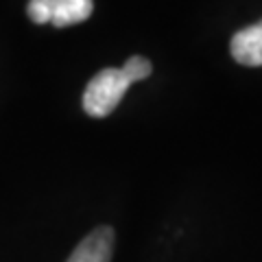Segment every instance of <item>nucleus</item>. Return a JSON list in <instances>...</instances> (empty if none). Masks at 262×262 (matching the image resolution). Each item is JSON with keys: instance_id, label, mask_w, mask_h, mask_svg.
Here are the masks:
<instances>
[{"instance_id": "1", "label": "nucleus", "mask_w": 262, "mask_h": 262, "mask_svg": "<svg viewBox=\"0 0 262 262\" xmlns=\"http://www.w3.org/2000/svg\"><path fill=\"white\" fill-rule=\"evenodd\" d=\"M131 81L122 68H105L90 81L83 92V110L92 118H105L118 107Z\"/></svg>"}, {"instance_id": "2", "label": "nucleus", "mask_w": 262, "mask_h": 262, "mask_svg": "<svg viewBox=\"0 0 262 262\" xmlns=\"http://www.w3.org/2000/svg\"><path fill=\"white\" fill-rule=\"evenodd\" d=\"M114 243H116L114 229L110 225H101V227L92 229V232L77 245L75 251L70 253L68 262H112Z\"/></svg>"}, {"instance_id": "3", "label": "nucleus", "mask_w": 262, "mask_h": 262, "mask_svg": "<svg viewBox=\"0 0 262 262\" xmlns=\"http://www.w3.org/2000/svg\"><path fill=\"white\" fill-rule=\"evenodd\" d=\"M229 51L241 66H249V68L262 66V20L236 31L229 42Z\"/></svg>"}, {"instance_id": "4", "label": "nucleus", "mask_w": 262, "mask_h": 262, "mask_svg": "<svg viewBox=\"0 0 262 262\" xmlns=\"http://www.w3.org/2000/svg\"><path fill=\"white\" fill-rule=\"evenodd\" d=\"M92 9H94L92 0H53L51 24L57 29L79 24L92 15Z\"/></svg>"}, {"instance_id": "5", "label": "nucleus", "mask_w": 262, "mask_h": 262, "mask_svg": "<svg viewBox=\"0 0 262 262\" xmlns=\"http://www.w3.org/2000/svg\"><path fill=\"white\" fill-rule=\"evenodd\" d=\"M122 72L129 77L131 83H136V81H142V79H146L151 75L153 66H151V61L146 59V57L134 55V57H129V59L125 61V66H122Z\"/></svg>"}, {"instance_id": "6", "label": "nucleus", "mask_w": 262, "mask_h": 262, "mask_svg": "<svg viewBox=\"0 0 262 262\" xmlns=\"http://www.w3.org/2000/svg\"><path fill=\"white\" fill-rule=\"evenodd\" d=\"M29 18L35 24H46L51 22V13H53V0H31L27 7Z\"/></svg>"}]
</instances>
